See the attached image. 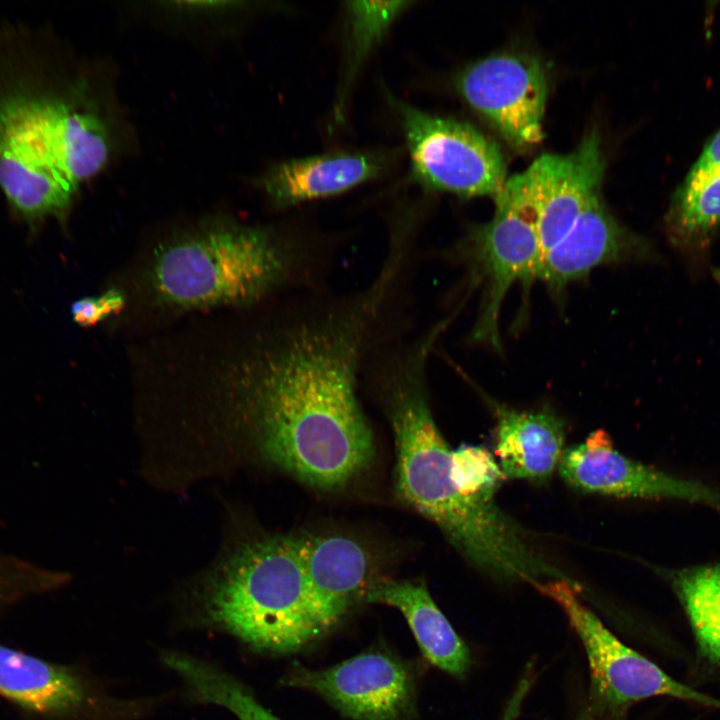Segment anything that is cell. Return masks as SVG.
I'll return each instance as SVG.
<instances>
[{
  "label": "cell",
  "instance_id": "1",
  "mask_svg": "<svg viewBox=\"0 0 720 720\" xmlns=\"http://www.w3.org/2000/svg\"><path fill=\"white\" fill-rule=\"evenodd\" d=\"M407 284L403 264L386 257L364 288L299 291L219 368L266 460L325 490L369 466L374 436L358 384L373 353L394 338Z\"/></svg>",
  "mask_w": 720,
  "mask_h": 720
},
{
  "label": "cell",
  "instance_id": "2",
  "mask_svg": "<svg viewBox=\"0 0 720 720\" xmlns=\"http://www.w3.org/2000/svg\"><path fill=\"white\" fill-rule=\"evenodd\" d=\"M439 336L431 327L408 340L394 339L372 355L364 370L393 430L397 495L494 580L534 588L552 580L575 581L495 499L465 495L452 479V449L435 422L427 394L428 358Z\"/></svg>",
  "mask_w": 720,
  "mask_h": 720
},
{
  "label": "cell",
  "instance_id": "3",
  "mask_svg": "<svg viewBox=\"0 0 720 720\" xmlns=\"http://www.w3.org/2000/svg\"><path fill=\"white\" fill-rule=\"evenodd\" d=\"M32 76L0 86V188L28 221L61 217L109 155L103 120Z\"/></svg>",
  "mask_w": 720,
  "mask_h": 720
},
{
  "label": "cell",
  "instance_id": "4",
  "mask_svg": "<svg viewBox=\"0 0 720 720\" xmlns=\"http://www.w3.org/2000/svg\"><path fill=\"white\" fill-rule=\"evenodd\" d=\"M320 248L273 228L214 226L161 248L151 270L152 288L179 308L249 305L293 289L316 288Z\"/></svg>",
  "mask_w": 720,
  "mask_h": 720
},
{
  "label": "cell",
  "instance_id": "5",
  "mask_svg": "<svg viewBox=\"0 0 720 720\" xmlns=\"http://www.w3.org/2000/svg\"><path fill=\"white\" fill-rule=\"evenodd\" d=\"M200 599L209 623L259 650L297 652L326 632L311 606L301 536L238 547L206 580Z\"/></svg>",
  "mask_w": 720,
  "mask_h": 720
},
{
  "label": "cell",
  "instance_id": "6",
  "mask_svg": "<svg viewBox=\"0 0 720 720\" xmlns=\"http://www.w3.org/2000/svg\"><path fill=\"white\" fill-rule=\"evenodd\" d=\"M566 615L587 655L589 704L594 720H625L628 710L652 697H671L719 709L720 699L683 684L622 643L582 601L581 584L552 580L536 588Z\"/></svg>",
  "mask_w": 720,
  "mask_h": 720
},
{
  "label": "cell",
  "instance_id": "7",
  "mask_svg": "<svg viewBox=\"0 0 720 720\" xmlns=\"http://www.w3.org/2000/svg\"><path fill=\"white\" fill-rule=\"evenodd\" d=\"M494 200L491 220L471 230L455 251L483 286L472 338L498 349L503 301L514 284L529 287L539 279L543 253L524 172L508 178Z\"/></svg>",
  "mask_w": 720,
  "mask_h": 720
},
{
  "label": "cell",
  "instance_id": "8",
  "mask_svg": "<svg viewBox=\"0 0 720 720\" xmlns=\"http://www.w3.org/2000/svg\"><path fill=\"white\" fill-rule=\"evenodd\" d=\"M412 176L430 191L495 198L506 183L498 145L472 125L398 102Z\"/></svg>",
  "mask_w": 720,
  "mask_h": 720
},
{
  "label": "cell",
  "instance_id": "9",
  "mask_svg": "<svg viewBox=\"0 0 720 720\" xmlns=\"http://www.w3.org/2000/svg\"><path fill=\"white\" fill-rule=\"evenodd\" d=\"M464 100L518 149L543 139L547 79L534 57L502 53L465 68L456 80Z\"/></svg>",
  "mask_w": 720,
  "mask_h": 720
},
{
  "label": "cell",
  "instance_id": "10",
  "mask_svg": "<svg viewBox=\"0 0 720 720\" xmlns=\"http://www.w3.org/2000/svg\"><path fill=\"white\" fill-rule=\"evenodd\" d=\"M281 683L319 694L353 720H407L415 709L410 669L380 651L364 652L320 670L297 664Z\"/></svg>",
  "mask_w": 720,
  "mask_h": 720
},
{
  "label": "cell",
  "instance_id": "11",
  "mask_svg": "<svg viewBox=\"0 0 720 720\" xmlns=\"http://www.w3.org/2000/svg\"><path fill=\"white\" fill-rule=\"evenodd\" d=\"M572 488L618 498L670 499L720 507V490L677 477L631 459L615 449L604 430L565 448L559 467Z\"/></svg>",
  "mask_w": 720,
  "mask_h": 720
},
{
  "label": "cell",
  "instance_id": "12",
  "mask_svg": "<svg viewBox=\"0 0 720 720\" xmlns=\"http://www.w3.org/2000/svg\"><path fill=\"white\" fill-rule=\"evenodd\" d=\"M604 167L599 135L591 131L574 151L542 155L524 171L543 255L600 195Z\"/></svg>",
  "mask_w": 720,
  "mask_h": 720
},
{
  "label": "cell",
  "instance_id": "13",
  "mask_svg": "<svg viewBox=\"0 0 720 720\" xmlns=\"http://www.w3.org/2000/svg\"><path fill=\"white\" fill-rule=\"evenodd\" d=\"M653 254L650 243L621 225L598 195L568 233L543 255L539 280L559 294L599 266L642 262Z\"/></svg>",
  "mask_w": 720,
  "mask_h": 720
},
{
  "label": "cell",
  "instance_id": "14",
  "mask_svg": "<svg viewBox=\"0 0 720 720\" xmlns=\"http://www.w3.org/2000/svg\"><path fill=\"white\" fill-rule=\"evenodd\" d=\"M301 551L311 606L327 632L363 600L371 582L370 557L342 535L301 536Z\"/></svg>",
  "mask_w": 720,
  "mask_h": 720
},
{
  "label": "cell",
  "instance_id": "15",
  "mask_svg": "<svg viewBox=\"0 0 720 720\" xmlns=\"http://www.w3.org/2000/svg\"><path fill=\"white\" fill-rule=\"evenodd\" d=\"M495 417L494 456L506 479L543 482L565 450V422L548 409L519 411L488 400Z\"/></svg>",
  "mask_w": 720,
  "mask_h": 720
},
{
  "label": "cell",
  "instance_id": "16",
  "mask_svg": "<svg viewBox=\"0 0 720 720\" xmlns=\"http://www.w3.org/2000/svg\"><path fill=\"white\" fill-rule=\"evenodd\" d=\"M363 600L398 609L425 659L455 678H465L472 663L470 650L436 605L425 583L371 580Z\"/></svg>",
  "mask_w": 720,
  "mask_h": 720
},
{
  "label": "cell",
  "instance_id": "17",
  "mask_svg": "<svg viewBox=\"0 0 720 720\" xmlns=\"http://www.w3.org/2000/svg\"><path fill=\"white\" fill-rule=\"evenodd\" d=\"M384 168L382 157L372 153L337 152L291 159L271 167L261 186L277 207L343 193L376 178Z\"/></svg>",
  "mask_w": 720,
  "mask_h": 720
},
{
  "label": "cell",
  "instance_id": "18",
  "mask_svg": "<svg viewBox=\"0 0 720 720\" xmlns=\"http://www.w3.org/2000/svg\"><path fill=\"white\" fill-rule=\"evenodd\" d=\"M0 695L51 716L72 715L88 702L86 687L74 672L1 644Z\"/></svg>",
  "mask_w": 720,
  "mask_h": 720
},
{
  "label": "cell",
  "instance_id": "19",
  "mask_svg": "<svg viewBox=\"0 0 720 720\" xmlns=\"http://www.w3.org/2000/svg\"><path fill=\"white\" fill-rule=\"evenodd\" d=\"M694 637L699 660L720 674V562L662 569Z\"/></svg>",
  "mask_w": 720,
  "mask_h": 720
},
{
  "label": "cell",
  "instance_id": "20",
  "mask_svg": "<svg viewBox=\"0 0 720 720\" xmlns=\"http://www.w3.org/2000/svg\"><path fill=\"white\" fill-rule=\"evenodd\" d=\"M670 243L684 256L702 258L720 227V169L679 186L665 216Z\"/></svg>",
  "mask_w": 720,
  "mask_h": 720
},
{
  "label": "cell",
  "instance_id": "21",
  "mask_svg": "<svg viewBox=\"0 0 720 720\" xmlns=\"http://www.w3.org/2000/svg\"><path fill=\"white\" fill-rule=\"evenodd\" d=\"M162 659L186 681L197 700L223 706L239 720H281L266 710L242 683L218 667L179 652H167Z\"/></svg>",
  "mask_w": 720,
  "mask_h": 720
},
{
  "label": "cell",
  "instance_id": "22",
  "mask_svg": "<svg viewBox=\"0 0 720 720\" xmlns=\"http://www.w3.org/2000/svg\"><path fill=\"white\" fill-rule=\"evenodd\" d=\"M346 4L348 12V44L345 89L351 83V79L354 78L360 64L410 2L350 1Z\"/></svg>",
  "mask_w": 720,
  "mask_h": 720
},
{
  "label": "cell",
  "instance_id": "23",
  "mask_svg": "<svg viewBox=\"0 0 720 720\" xmlns=\"http://www.w3.org/2000/svg\"><path fill=\"white\" fill-rule=\"evenodd\" d=\"M450 474L465 495L483 499H495L506 480L495 456L485 447L475 445L452 449Z\"/></svg>",
  "mask_w": 720,
  "mask_h": 720
},
{
  "label": "cell",
  "instance_id": "24",
  "mask_svg": "<svg viewBox=\"0 0 720 720\" xmlns=\"http://www.w3.org/2000/svg\"><path fill=\"white\" fill-rule=\"evenodd\" d=\"M63 575L0 551V609L27 596L49 591Z\"/></svg>",
  "mask_w": 720,
  "mask_h": 720
},
{
  "label": "cell",
  "instance_id": "25",
  "mask_svg": "<svg viewBox=\"0 0 720 720\" xmlns=\"http://www.w3.org/2000/svg\"><path fill=\"white\" fill-rule=\"evenodd\" d=\"M124 305V295L119 290L110 289L100 296L85 297L75 301L71 307V314L75 322L87 327L121 311Z\"/></svg>",
  "mask_w": 720,
  "mask_h": 720
},
{
  "label": "cell",
  "instance_id": "26",
  "mask_svg": "<svg viewBox=\"0 0 720 720\" xmlns=\"http://www.w3.org/2000/svg\"><path fill=\"white\" fill-rule=\"evenodd\" d=\"M718 169H720V129L707 143L682 184H691Z\"/></svg>",
  "mask_w": 720,
  "mask_h": 720
},
{
  "label": "cell",
  "instance_id": "27",
  "mask_svg": "<svg viewBox=\"0 0 720 720\" xmlns=\"http://www.w3.org/2000/svg\"><path fill=\"white\" fill-rule=\"evenodd\" d=\"M573 720H594V718L584 709Z\"/></svg>",
  "mask_w": 720,
  "mask_h": 720
}]
</instances>
